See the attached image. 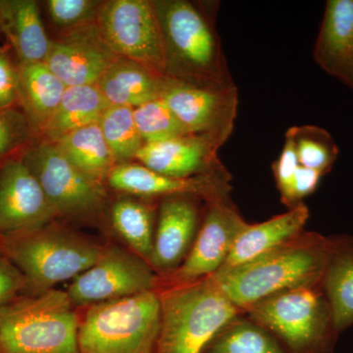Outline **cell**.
Segmentation results:
<instances>
[{"label": "cell", "mask_w": 353, "mask_h": 353, "mask_svg": "<svg viewBox=\"0 0 353 353\" xmlns=\"http://www.w3.org/2000/svg\"><path fill=\"white\" fill-rule=\"evenodd\" d=\"M202 353H289L268 331L245 313L228 322Z\"/></svg>", "instance_id": "27"}, {"label": "cell", "mask_w": 353, "mask_h": 353, "mask_svg": "<svg viewBox=\"0 0 353 353\" xmlns=\"http://www.w3.org/2000/svg\"><path fill=\"white\" fill-rule=\"evenodd\" d=\"M160 331L157 353H202L241 311L212 276L192 284L158 290Z\"/></svg>", "instance_id": "3"}, {"label": "cell", "mask_w": 353, "mask_h": 353, "mask_svg": "<svg viewBox=\"0 0 353 353\" xmlns=\"http://www.w3.org/2000/svg\"><path fill=\"white\" fill-rule=\"evenodd\" d=\"M0 353H1V352H0Z\"/></svg>", "instance_id": "38"}, {"label": "cell", "mask_w": 353, "mask_h": 353, "mask_svg": "<svg viewBox=\"0 0 353 353\" xmlns=\"http://www.w3.org/2000/svg\"><path fill=\"white\" fill-rule=\"evenodd\" d=\"M110 106L97 85L67 87L61 102L44 126V141L57 143L70 132L101 121Z\"/></svg>", "instance_id": "24"}, {"label": "cell", "mask_w": 353, "mask_h": 353, "mask_svg": "<svg viewBox=\"0 0 353 353\" xmlns=\"http://www.w3.org/2000/svg\"><path fill=\"white\" fill-rule=\"evenodd\" d=\"M102 248L82 234L50 224L1 238L2 252L24 275L31 294L74 280L97 261Z\"/></svg>", "instance_id": "5"}, {"label": "cell", "mask_w": 353, "mask_h": 353, "mask_svg": "<svg viewBox=\"0 0 353 353\" xmlns=\"http://www.w3.org/2000/svg\"><path fill=\"white\" fill-rule=\"evenodd\" d=\"M231 179L229 171L176 178L157 172L134 162L116 164L108 176L110 188L131 196L163 197L176 194L196 196L208 202L230 197Z\"/></svg>", "instance_id": "14"}, {"label": "cell", "mask_w": 353, "mask_h": 353, "mask_svg": "<svg viewBox=\"0 0 353 353\" xmlns=\"http://www.w3.org/2000/svg\"><path fill=\"white\" fill-rule=\"evenodd\" d=\"M306 204L259 224H250L236 239L222 268L238 266L277 250L303 233L309 219Z\"/></svg>", "instance_id": "19"}, {"label": "cell", "mask_w": 353, "mask_h": 353, "mask_svg": "<svg viewBox=\"0 0 353 353\" xmlns=\"http://www.w3.org/2000/svg\"><path fill=\"white\" fill-rule=\"evenodd\" d=\"M330 248L331 236L303 231L277 250L248 263L221 268L212 277L243 313L278 292L321 285Z\"/></svg>", "instance_id": "1"}, {"label": "cell", "mask_w": 353, "mask_h": 353, "mask_svg": "<svg viewBox=\"0 0 353 353\" xmlns=\"http://www.w3.org/2000/svg\"><path fill=\"white\" fill-rule=\"evenodd\" d=\"M197 199L190 194L162 199L158 208L152 255L148 264L160 279L174 273L194 245L202 219Z\"/></svg>", "instance_id": "16"}, {"label": "cell", "mask_w": 353, "mask_h": 353, "mask_svg": "<svg viewBox=\"0 0 353 353\" xmlns=\"http://www.w3.org/2000/svg\"><path fill=\"white\" fill-rule=\"evenodd\" d=\"M154 206L130 196L116 199L111 206L110 219L113 229L131 252L146 262L150 261L154 240Z\"/></svg>", "instance_id": "26"}, {"label": "cell", "mask_w": 353, "mask_h": 353, "mask_svg": "<svg viewBox=\"0 0 353 353\" xmlns=\"http://www.w3.org/2000/svg\"><path fill=\"white\" fill-rule=\"evenodd\" d=\"M225 143L211 134H185L143 145L134 160L157 173L176 178L208 175L227 170L218 157V150Z\"/></svg>", "instance_id": "17"}, {"label": "cell", "mask_w": 353, "mask_h": 353, "mask_svg": "<svg viewBox=\"0 0 353 353\" xmlns=\"http://www.w3.org/2000/svg\"><path fill=\"white\" fill-rule=\"evenodd\" d=\"M248 225L230 197L208 202L189 254L174 273L160 279L159 290L192 284L220 270Z\"/></svg>", "instance_id": "11"}, {"label": "cell", "mask_w": 353, "mask_h": 353, "mask_svg": "<svg viewBox=\"0 0 353 353\" xmlns=\"http://www.w3.org/2000/svg\"><path fill=\"white\" fill-rule=\"evenodd\" d=\"M27 290V281L19 269L0 250V309Z\"/></svg>", "instance_id": "34"}, {"label": "cell", "mask_w": 353, "mask_h": 353, "mask_svg": "<svg viewBox=\"0 0 353 353\" xmlns=\"http://www.w3.org/2000/svg\"><path fill=\"white\" fill-rule=\"evenodd\" d=\"M164 80L165 77L120 58L97 85L110 105L134 109L159 99Z\"/></svg>", "instance_id": "23"}, {"label": "cell", "mask_w": 353, "mask_h": 353, "mask_svg": "<svg viewBox=\"0 0 353 353\" xmlns=\"http://www.w3.org/2000/svg\"><path fill=\"white\" fill-rule=\"evenodd\" d=\"M313 57L320 68L353 92V0H328Z\"/></svg>", "instance_id": "18"}, {"label": "cell", "mask_w": 353, "mask_h": 353, "mask_svg": "<svg viewBox=\"0 0 353 353\" xmlns=\"http://www.w3.org/2000/svg\"><path fill=\"white\" fill-rule=\"evenodd\" d=\"M18 101L17 69L0 52V108H11Z\"/></svg>", "instance_id": "36"}, {"label": "cell", "mask_w": 353, "mask_h": 353, "mask_svg": "<svg viewBox=\"0 0 353 353\" xmlns=\"http://www.w3.org/2000/svg\"><path fill=\"white\" fill-rule=\"evenodd\" d=\"M152 3L163 36L166 77L199 87H236L214 19L187 0Z\"/></svg>", "instance_id": "2"}, {"label": "cell", "mask_w": 353, "mask_h": 353, "mask_svg": "<svg viewBox=\"0 0 353 353\" xmlns=\"http://www.w3.org/2000/svg\"><path fill=\"white\" fill-rule=\"evenodd\" d=\"M299 164L325 175L338 159L339 146L327 130L313 125L292 127Z\"/></svg>", "instance_id": "29"}, {"label": "cell", "mask_w": 353, "mask_h": 353, "mask_svg": "<svg viewBox=\"0 0 353 353\" xmlns=\"http://www.w3.org/2000/svg\"><path fill=\"white\" fill-rule=\"evenodd\" d=\"M301 166L297 158L296 145H294V132L290 128L285 132L284 148L280 157L273 163V173L276 185L281 194V201L287 196L292 179L297 168Z\"/></svg>", "instance_id": "33"}, {"label": "cell", "mask_w": 353, "mask_h": 353, "mask_svg": "<svg viewBox=\"0 0 353 353\" xmlns=\"http://www.w3.org/2000/svg\"><path fill=\"white\" fill-rule=\"evenodd\" d=\"M243 313L268 330L289 353H334L340 336L321 285L278 292Z\"/></svg>", "instance_id": "7"}, {"label": "cell", "mask_w": 353, "mask_h": 353, "mask_svg": "<svg viewBox=\"0 0 353 353\" xmlns=\"http://www.w3.org/2000/svg\"><path fill=\"white\" fill-rule=\"evenodd\" d=\"M324 176L322 172L306 168L301 165L294 174L289 192L283 199V203L289 209L303 203V199L315 192Z\"/></svg>", "instance_id": "35"}, {"label": "cell", "mask_w": 353, "mask_h": 353, "mask_svg": "<svg viewBox=\"0 0 353 353\" xmlns=\"http://www.w3.org/2000/svg\"><path fill=\"white\" fill-rule=\"evenodd\" d=\"M52 143L79 170L99 182L108 180L116 165L99 123L70 132Z\"/></svg>", "instance_id": "25"}, {"label": "cell", "mask_w": 353, "mask_h": 353, "mask_svg": "<svg viewBox=\"0 0 353 353\" xmlns=\"http://www.w3.org/2000/svg\"><path fill=\"white\" fill-rule=\"evenodd\" d=\"M97 25L116 55L166 77L163 36L152 1H103Z\"/></svg>", "instance_id": "8"}, {"label": "cell", "mask_w": 353, "mask_h": 353, "mask_svg": "<svg viewBox=\"0 0 353 353\" xmlns=\"http://www.w3.org/2000/svg\"><path fill=\"white\" fill-rule=\"evenodd\" d=\"M0 30L20 63L44 62L50 52L39 3L34 0H0Z\"/></svg>", "instance_id": "20"}, {"label": "cell", "mask_w": 353, "mask_h": 353, "mask_svg": "<svg viewBox=\"0 0 353 353\" xmlns=\"http://www.w3.org/2000/svg\"><path fill=\"white\" fill-rule=\"evenodd\" d=\"M116 164L136 159L145 143L137 128L134 109L110 105L99 122Z\"/></svg>", "instance_id": "28"}, {"label": "cell", "mask_w": 353, "mask_h": 353, "mask_svg": "<svg viewBox=\"0 0 353 353\" xmlns=\"http://www.w3.org/2000/svg\"><path fill=\"white\" fill-rule=\"evenodd\" d=\"M30 130L25 113L12 106L0 108V159L22 145L29 138Z\"/></svg>", "instance_id": "32"}, {"label": "cell", "mask_w": 353, "mask_h": 353, "mask_svg": "<svg viewBox=\"0 0 353 353\" xmlns=\"http://www.w3.org/2000/svg\"><path fill=\"white\" fill-rule=\"evenodd\" d=\"M79 315L66 292L19 296L0 309V352L80 353Z\"/></svg>", "instance_id": "4"}, {"label": "cell", "mask_w": 353, "mask_h": 353, "mask_svg": "<svg viewBox=\"0 0 353 353\" xmlns=\"http://www.w3.org/2000/svg\"><path fill=\"white\" fill-rule=\"evenodd\" d=\"M0 250H1V238H0Z\"/></svg>", "instance_id": "37"}, {"label": "cell", "mask_w": 353, "mask_h": 353, "mask_svg": "<svg viewBox=\"0 0 353 353\" xmlns=\"http://www.w3.org/2000/svg\"><path fill=\"white\" fill-rule=\"evenodd\" d=\"M118 59L94 21L64 30L51 39L44 62L66 87H76L97 85Z\"/></svg>", "instance_id": "13"}, {"label": "cell", "mask_w": 353, "mask_h": 353, "mask_svg": "<svg viewBox=\"0 0 353 353\" xmlns=\"http://www.w3.org/2000/svg\"><path fill=\"white\" fill-rule=\"evenodd\" d=\"M321 287L339 333L353 325V238L331 236Z\"/></svg>", "instance_id": "22"}, {"label": "cell", "mask_w": 353, "mask_h": 353, "mask_svg": "<svg viewBox=\"0 0 353 353\" xmlns=\"http://www.w3.org/2000/svg\"><path fill=\"white\" fill-rule=\"evenodd\" d=\"M134 117L145 145L190 134L160 99L134 108Z\"/></svg>", "instance_id": "30"}, {"label": "cell", "mask_w": 353, "mask_h": 353, "mask_svg": "<svg viewBox=\"0 0 353 353\" xmlns=\"http://www.w3.org/2000/svg\"><path fill=\"white\" fill-rule=\"evenodd\" d=\"M159 99L188 134H211L227 141L234 131L239 106L236 87H199L165 77Z\"/></svg>", "instance_id": "12"}, {"label": "cell", "mask_w": 353, "mask_h": 353, "mask_svg": "<svg viewBox=\"0 0 353 353\" xmlns=\"http://www.w3.org/2000/svg\"><path fill=\"white\" fill-rule=\"evenodd\" d=\"M21 159L39 181L57 217L92 219L103 208V183L79 170L54 143L43 139Z\"/></svg>", "instance_id": "9"}, {"label": "cell", "mask_w": 353, "mask_h": 353, "mask_svg": "<svg viewBox=\"0 0 353 353\" xmlns=\"http://www.w3.org/2000/svg\"><path fill=\"white\" fill-rule=\"evenodd\" d=\"M102 3L99 0H48L46 6L51 21L64 31L97 21Z\"/></svg>", "instance_id": "31"}, {"label": "cell", "mask_w": 353, "mask_h": 353, "mask_svg": "<svg viewBox=\"0 0 353 353\" xmlns=\"http://www.w3.org/2000/svg\"><path fill=\"white\" fill-rule=\"evenodd\" d=\"M159 288L160 277L145 260L119 246L108 245L90 268L72 280L66 292L76 306L85 307Z\"/></svg>", "instance_id": "10"}, {"label": "cell", "mask_w": 353, "mask_h": 353, "mask_svg": "<svg viewBox=\"0 0 353 353\" xmlns=\"http://www.w3.org/2000/svg\"><path fill=\"white\" fill-rule=\"evenodd\" d=\"M57 217L39 181L22 159L0 169V238L50 224Z\"/></svg>", "instance_id": "15"}, {"label": "cell", "mask_w": 353, "mask_h": 353, "mask_svg": "<svg viewBox=\"0 0 353 353\" xmlns=\"http://www.w3.org/2000/svg\"><path fill=\"white\" fill-rule=\"evenodd\" d=\"M16 69L18 101L31 127L41 132L59 106L66 85L46 62L19 63Z\"/></svg>", "instance_id": "21"}, {"label": "cell", "mask_w": 353, "mask_h": 353, "mask_svg": "<svg viewBox=\"0 0 353 353\" xmlns=\"http://www.w3.org/2000/svg\"><path fill=\"white\" fill-rule=\"evenodd\" d=\"M85 308L79 317L80 353H157L158 290Z\"/></svg>", "instance_id": "6"}]
</instances>
